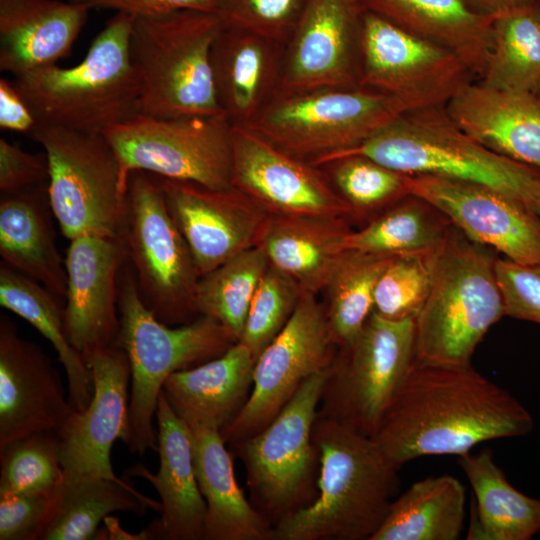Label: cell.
<instances>
[{
	"mask_svg": "<svg viewBox=\"0 0 540 540\" xmlns=\"http://www.w3.org/2000/svg\"><path fill=\"white\" fill-rule=\"evenodd\" d=\"M535 2H536V5H537L538 10H539V12H540V0H536Z\"/></svg>",
	"mask_w": 540,
	"mask_h": 540,
	"instance_id": "11a10c76",
	"label": "cell"
},
{
	"mask_svg": "<svg viewBox=\"0 0 540 540\" xmlns=\"http://www.w3.org/2000/svg\"><path fill=\"white\" fill-rule=\"evenodd\" d=\"M55 497L56 489L0 498V540H41L53 513Z\"/></svg>",
	"mask_w": 540,
	"mask_h": 540,
	"instance_id": "bcb514c9",
	"label": "cell"
},
{
	"mask_svg": "<svg viewBox=\"0 0 540 540\" xmlns=\"http://www.w3.org/2000/svg\"><path fill=\"white\" fill-rule=\"evenodd\" d=\"M474 493L468 540H529L540 531V499L513 487L491 450L457 456Z\"/></svg>",
	"mask_w": 540,
	"mask_h": 540,
	"instance_id": "4dcf8cb0",
	"label": "cell"
},
{
	"mask_svg": "<svg viewBox=\"0 0 540 540\" xmlns=\"http://www.w3.org/2000/svg\"><path fill=\"white\" fill-rule=\"evenodd\" d=\"M118 305L120 330L115 344L126 352L131 369L126 446L142 456L158 448L153 418L167 378L219 357L237 339L222 324L202 315L177 326L158 320L142 300L129 261L121 271Z\"/></svg>",
	"mask_w": 540,
	"mask_h": 540,
	"instance_id": "5b68a950",
	"label": "cell"
},
{
	"mask_svg": "<svg viewBox=\"0 0 540 540\" xmlns=\"http://www.w3.org/2000/svg\"><path fill=\"white\" fill-rule=\"evenodd\" d=\"M268 40L223 28L212 51L220 104L232 123L247 124L262 109L273 77Z\"/></svg>",
	"mask_w": 540,
	"mask_h": 540,
	"instance_id": "e575fe53",
	"label": "cell"
},
{
	"mask_svg": "<svg viewBox=\"0 0 540 540\" xmlns=\"http://www.w3.org/2000/svg\"><path fill=\"white\" fill-rule=\"evenodd\" d=\"M362 155L407 175H433L492 186L523 200L537 173L529 166L490 151L470 138L445 106L407 112L360 144L319 156L315 166Z\"/></svg>",
	"mask_w": 540,
	"mask_h": 540,
	"instance_id": "52a82bcc",
	"label": "cell"
},
{
	"mask_svg": "<svg viewBox=\"0 0 540 540\" xmlns=\"http://www.w3.org/2000/svg\"><path fill=\"white\" fill-rule=\"evenodd\" d=\"M482 83L536 92L540 87V12L536 2L511 6L495 15Z\"/></svg>",
	"mask_w": 540,
	"mask_h": 540,
	"instance_id": "8d00e7d4",
	"label": "cell"
},
{
	"mask_svg": "<svg viewBox=\"0 0 540 540\" xmlns=\"http://www.w3.org/2000/svg\"><path fill=\"white\" fill-rule=\"evenodd\" d=\"M90 9L70 1L0 0V70L17 76L67 57Z\"/></svg>",
	"mask_w": 540,
	"mask_h": 540,
	"instance_id": "d4e9b609",
	"label": "cell"
},
{
	"mask_svg": "<svg viewBox=\"0 0 540 540\" xmlns=\"http://www.w3.org/2000/svg\"><path fill=\"white\" fill-rule=\"evenodd\" d=\"M28 104L12 81L0 79V127L1 129L30 135L37 126Z\"/></svg>",
	"mask_w": 540,
	"mask_h": 540,
	"instance_id": "681fc988",
	"label": "cell"
},
{
	"mask_svg": "<svg viewBox=\"0 0 540 540\" xmlns=\"http://www.w3.org/2000/svg\"><path fill=\"white\" fill-rule=\"evenodd\" d=\"M69 242L65 333L86 362L95 351L117 341L120 275L128 255L121 238L83 235Z\"/></svg>",
	"mask_w": 540,
	"mask_h": 540,
	"instance_id": "ffe728a7",
	"label": "cell"
},
{
	"mask_svg": "<svg viewBox=\"0 0 540 540\" xmlns=\"http://www.w3.org/2000/svg\"><path fill=\"white\" fill-rule=\"evenodd\" d=\"M445 108L480 145L518 163L540 168V100L534 92L471 81Z\"/></svg>",
	"mask_w": 540,
	"mask_h": 540,
	"instance_id": "cb8c5ba5",
	"label": "cell"
},
{
	"mask_svg": "<svg viewBox=\"0 0 540 540\" xmlns=\"http://www.w3.org/2000/svg\"><path fill=\"white\" fill-rule=\"evenodd\" d=\"M359 86L398 97L415 110L445 106L473 75L451 51L367 11L362 15Z\"/></svg>",
	"mask_w": 540,
	"mask_h": 540,
	"instance_id": "9a60e30c",
	"label": "cell"
},
{
	"mask_svg": "<svg viewBox=\"0 0 540 540\" xmlns=\"http://www.w3.org/2000/svg\"><path fill=\"white\" fill-rule=\"evenodd\" d=\"M306 0H218L216 13L225 28L266 40L295 26Z\"/></svg>",
	"mask_w": 540,
	"mask_h": 540,
	"instance_id": "ee69618b",
	"label": "cell"
},
{
	"mask_svg": "<svg viewBox=\"0 0 540 540\" xmlns=\"http://www.w3.org/2000/svg\"><path fill=\"white\" fill-rule=\"evenodd\" d=\"M47 187L1 195L0 255L8 266L37 281L65 303V260L55 242Z\"/></svg>",
	"mask_w": 540,
	"mask_h": 540,
	"instance_id": "f1b7e54d",
	"label": "cell"
},
{
	"mask_svg": "<svg viewBox=\"0 0 540 540\" xmlns=\"http://www.w3.org/2000/svg\"><path fill=\"white\" fill-rule=\"evenodd\" d=\"M407 186L473 242L517 263H540V218L523 200L486 184L433 175H408Z\"/></svg>",
	"mask_w": 540,
	"mask_h": 540,
	"instance_id": "e0dca14e",
	"label": "cell"
},
{
	"mask_svg": "<svg viewBox=\"0 0 540 540\" xmlns=\"http://www.w3.org/2000/svg\"><path fill=\"white\" fill-rule=\"evenodd\" d=\"M147 509L161 512L155 501L126 481L101 477H65L56 489L51 519L41 540L94 539L99 525L113 512L143 516Z\"/></svg>",
	"mask_w": 540,
	"mask_h": 540,
	"instance_id": "d6a6232c",
	"label": "cell"
},
{
	"mask_svg": "<svg viewBox=\"0 0 540 540\" xmlns=\"http://www.w3.org/2000/svg\"><path fill=\"white\" fill-rule=\"evenodd\" d=\"M160 466L153 474L142 465L127 474L149 481L160 497V517L141 532L144 540H204L206 503L196 479L191 431L162 393L155 413Z\"/></svg>",
	"mask_w": 540,
	"mask_h": 540,
	"instance_id": "603a6c76",
	"label": "cell"
},
{
	"mask_svg": "<svg viewBox=\"0 0 540 540\" xmlns=\"http://www.w3.org/2000/svg\"><path fill=\"white\" fill-rule=\"evenodd\" d=\"M302 295L288 276L268 266L251 301L239 342L255 361L289 321Z\"/></svg>",
	"mask_w": 540,
	"mask_h": 540,
	"instance_id": "b9f144b4",
	"label": "cell"
},
{
	"mask_svg": "<svg viewBox=\"0 0 540 540\" xmlns=\"http://www.w3.org/2000/svg\"><path fill=\"white\" fill-rule=\"evenodd\" d=\"M105 527L98 529L94 539H132V540H144L142 532L139 534H129L121 528L117 518L107 516L104 519Z\"/></svg>",
	"mask_w": 540,
	"mask_h": 540,
	"instance_id": "f907efd6",
	"label": "cell"
},
{
	"mask_svg": "<svg viewBox=\"0 0 540 540\" xmlns=\"http://www.w3.org/2000/svg\"><path fill=\"white\" fill-rule=\"evenodd\" d=\"M372 11L404 30L454 53L481 77L491 43L495 15L468 0H362Z\"/></svg>",
	"mask_w": 540,
	"mask_h": 540,
	"instance_id": "f546056e",
	"label": "cell"
},
{
	"mask_svg": "<svg viewBox=\"0 0 540 540\" xmlns=\"http://www.w3.org/2000/svg\"><path fill=\"white\" fill-rule=\"evenodd\" d=\"M465 505L466 490L456 477L421 479L392 501L371 540H457Z\"/></svg>",
	"mask_w": 540,
	"mask_h": 540,
	"instance_id": "1f68e13d",
	"label": "cell"
},
{
	"mask_svg": "<svg viewBox=\"0 0 540 540\" xmlns=\"http://www.w3.org/2000/svg\"><path fill=\"white\" fill-rule=\"evenodd\" d=\"M529 411L471 363L414 360L371 437L395 467L424 456L470 452L496 439L527 435Z\"/></svg>",
	"mask_w": 540,
	"mask_h": 540,
	"instance_id": "6da1fadb",
	"label": "cell"
},
{
	"mask_svg": "<svg viewBox=\"0 0 540 540\" xmlns=\"http://www.w3.org/2000/svg\"><path fill=\"white\" fill-rule=\"evenodd\" d=\"M332 181L354 215L383 211L409 195L408 175L362 155H348L331 163Z\"/></svg>",
	"mask_w": 540,
	"mask_h": 540,
	"instance_id": "60d3db41",
	"label": "cell"
},
{
	"mask_svg": "<svg viewBox=\"0 0 540 540\" xmlns=\"http://www.w3.org/2000/svg\"><path fill=\"white\" fill-rule=\"evenodd\" d=\"M452 227L433 205L409 194L381 211L363 228L351 230L345 250L386 256L432 254Z\"/></svg>",
	"mask_w": 540,
	"mask_h": 540,
	"instance_id": "d590c367",
	"label": "cell"
},
{
	"mask_svg": "<svg viewBox=\"0 0 540 540\" xmlns=\"http://www.w3.org/2000/svg\"><path fill=\"white\" fill-rule=\"evenodd\" d=\"M254 364L251 351L237 341L219 357L171 374L161 393L189 427L202 425L221 430L247 402Z\"/></svg>",
	"mask_w": 540,
	"mask_h": 540,
	"instance_id": "484cf974",
	"label": "cell"
},
{
	"mask_svg": "<svg viewBox=\"0 0 540 540\" xmlns=\"http://www.w3.org/2000/svg\"><path fill=\"white\" fill-rule=\"evenodd\" d=\"M154 176L200 277L256 246L269 214L240 190Z\"/></svg>",
	"mask_w": 540,
	"mask_h": 540,
	"instance_id": "d6986e66",
	"label": "cell"
},
{
	"mask_svg": "<svg viewBox=\"0 0 540 540\" xmlns=\"http://www.w3.org/2000/svg\"><path fill=\"white\" fill-rule=\"evenodd\" d=\"M337 348L325 307L315 294L302 293L287 324L256 359L247 402L220 430L226 445L267 426L309 377L330 366Z\"/></svg>",
	"mask_w": 540,
	"mask_h": 540,
	"instance_id": "5bb4252c",
	"label": "cell"
},
{
	"mask_svg": "<svg viewBox=\"0 0 540 540\" xmlns=\"http://www.w3.org/2000/svg\"><path fill=\"white\" fill-rule=\"evenodd\" d=\"M49 166L44 153L32 154L0 139V191L13 195L48 185Z\"/></svg>",
	"mask_w": 540,
	"mask_h": 540,
	"instance_id": "7dc6e473",
	"label": "cell"
},
{
	"mask_svg": "<svg viewBox=\"0 0 540 540\" xmlns=\"http://www.w3.org/2000/svg\"><path fill=\"white\" fill-rule=\"evenodd\" d=\"M224 25L214 12L176 10L134 17L129 56L140 91V114L156 118L225 113L212 51Z\"/></svg>",
	"mask_w": 540,
	"mask_h": 540,
	"instance_id": "277c9868",
	"label": "cell"
},
{
	"mask_svg": "<svg viewBox=\"0 0 540 540\" xmlns=\"http://www.w3.org/2000/svg\"><path fill=\"white\" fill-rule=\"evenodd\" d=\"M317 495L279 521L271 540H371L399 487V468L371 437L317 415Z\"/></svg>",
	"mask_w": 540,
	"mask_h": 540,
	"instance_id": "7a4b0ae2",
	"label": "cell"
},
{
	"mask_svg": "<svg viewBox=\"0 0 540 540\" xmlns=\"http://www.w3.org/2000/svg\"><path fill=\"white\" fill-rule=\"evenodd\" d=\"M476 9L491 15H496L510 7L508 0H468Z\"/></svg>",
	"mask_w": 540,
	"mask_h": 540,
	"instance_id": "f5cc1de1",
	"label": "cell"
},
{
	"mask_svg": "<svg viewBox=\"0 0 540 540\" xmlns=\"http://www.w3.org/2000/svg\"><path fill=\"white\" fill-rule=\"evenodd\" d=\"M523 201L540 218V175L535 174L527 183Z\"/></svg>",
	"mask_w": 540,
	"mask_h": 540,
	"instance_id": "816d5d0a",
	"label": "cell"
},
{
	"mask_svg": "<svg viewBox=\"0 0 540 540\" xmlns=\"http://www.w3.org/2000/svg\"><path fill=\"white\" fill-rule=\"evenodd\" d=\"M121 239L142 300L153 315L171 326L197 319L200 276L153 174L136 171L129 177Z\"/></svg>",
	"mask_w": 540,
	"mask_h": 540,
	"instance_id": "9c48e42d",
	"label": "cell"
},
{
	"mask_svg": "<svg viewBox=\"0 0 540 540\" xmlns=\"http://www.w3.org/2000/svg\"><path fill=\"white\" fill-rule=\"evenodd\" d=\"M91 9H111L132 17L164 14L176 10L216 13L218 0H68Z\"/></svg>",
	"mask_w": 540,
	"mask_h": 540,
	"instance_id": "c3c4849f",
	"label": "cell"
},
{
	"mask_svg": "<svg viewBox=\"0 0 540 540\" xmlns=\"http://www.w3.org/2000/svg\"><path fill=\"white\" fill-rule=\"evenodd\" d=\"M345 218L268 215L256 246L302 293L324 290L346 252Z\"/></svg>",
	"mask_w": 540,
	"mask_h": 540,
	"instance_id": "4316f807",
	"label": "cell"
},
{
	"mask_svg": "<svg viewBox=\"0 0 540 540\" xmlns=\"http://www.w3.org/2000/svg\"><path fill=\"white\" fill-rule=\"evenodd\" d=\"M268 266L262 249L254 246L201 276L196 290L199 314L222 324L239 341L251 301Z\"/></svg>",
	"mask_w": 540,
	"mask_h": 540,
	"instance_id": "f35d334b",
	"label": "cell"
},
{
	"mask_svg": "<svg viewBox=\"0 0 540 540\" xmlns=\"http://www.w3.org/2000/svg\"><path fill=\"white\" fill-rule=\"evenodd\" d=\"M327 371L309 377L261 431L230 445L243 462L251 504L272 527L317 495L313 426Z\"/></svg>",
	"mask_w": 540,
	"mask_h": 540,
	"instance_id": "ba28073f",
	"label": "cell"
},
{
	"mask_svg": "<svg viewBox=\"0 0 540 540\" xmlns=\"http://www.w3.org/2000/svg\"><path fill=\"white\" fill-rule=\"evenodd\" d=\"M29 136L47 156L48 198L62 234L121 238L128 189L104 135L37 124Z\"/></svg>",
	"mask_w": 540,
	"mask_h": 540,
	"instance_id": "30bf717a",
	"label": "cell"
},
{
	"mask_svg": "<svg viewBox=\"0 0 540 540\" xmlns=\"http://www.w3.org/2000/svg\"><path fill=\"white\" fill-rule=\"evenodd\" d=\"M232 125L226 113L174 118L139 114L102 134L116 154L127 189L136 171L226 189L232 187Z\"/></svg>",
	"mask_w": 540,
	"mask_h": 540,
	"instance_id": "4fadbf2b",
	"label": "cell"
},
{
	"mask_svg": "<svg viewBox=\"0 0 540 540\" xmlns=\"http://www.w3.org/2000/svg\"><path fill=\"white\" fill-rule=\"evenodd\" d=\"M505 316L540 324V263L495 259Z\"/></svg>",
	"mask_w": 540,
	"mask_h": 540,
	"instance_id": "f6af8a7d",
	"label": "cell"
},
{
	"mask_svg": "<svg viewBox=\"0 0 540 540\" xmlns=\"http://www.w3.org/2000/svg\"><path fill=\"white\" fill-rule=\"evenodd\" d=\"M189 428L196 479L206 503L204 540H271L273 527L239 487L220 430Z\"/></svg>",
	"mask_w": 540,
	"mask_h": 540,
	"instance_id": "83f0119b",
	"label": "cell"
},
{
	"mask_svg": "<svg viewBox=\"0 0 540 540\" xmlns=\"http://www.w3.org/2000/svg\"><path fill=\"white\" fill-rule=\"evenodd\" d=\"M362 0H306L295 24L281 95L359 87L355 52Z\"/></svg>",
	"mask_w": 540,
	"mask_h": 540,
	"instance_id": "44dd1931",
	"label": "cell"
},
{
	"mask_svg": "<svg viewBox=\"0 0 540 540\" xmlns=\"http://www.w3.org/2000/svg\"><path fill=\"white\" fill-rule=\"evenodd\" d=\"M431 286L415 318V360L468 364L505 316L495 259L456 227L431 256Z\"/></svg>",
	"mask_w": 540,
	"mask_h": 540,
	"instance_id": "8992f818",
	"label": "cell"
},
{
	"mask_svg": "<svg viewBox=\"0 0 540 540\" xmlns=\"http://www.w3.org/2000/svg\"><path fill=\"white\" fill-rule=\"evenodd\" d=\"M535 94L537 95V97H538L539 100H540V87H539L538 90L535 92Z\"/></svg>",
	"mask_w": 540,
	"mask_h": 540,
	"instance_id": "9f6ffc18",
	"label": "cell"
},
{
	"mask_svg": "<svg viewBox=\"0 0 540 540\" xmlns=\"http://www.w3.org/2000/svg\"><path fill=\"white\" fill-rule=\"evenodd\" d=\"M232 124V186L269 215L354 216L317 166L279 148L246 124Z\"/></svg>",
	"mask_w": 540,
	"mask_h": 540,
	"instance_id": "2e32d148",
	"label": "cell"
},
{
	"mask_svg": "<svg viewBox=\"0 0 540 540\" xmlns=\"http://www.w3.org/2000/svg\"><path fill=\"white\" fill-rule=\"evenodd\" d=\"M134 17L115 13L77 65H51L12 80L38 124L103 133L140 114V91L129 56Z\"/></svg>",
	"mask_w": 540,
	"mask_h": 540,
	"instance_id": "3957f363",
	"label": "cell"
},
{
	"mask_svg": "<svg viewBox=\"0 0 540 540\" xmlns=\"http://www.w3.org/2000/svg\"><path fill=\"white\" fill-rule=\"evenodd\" d=\"M0 305L37 329L54 347L68 381V396L74 410H83L93 395L89 367L69 343L61 300L32 278L0 263Z\"/></svg>",
	"mask_w": 540,
	"mask_h": 540,
	"instance_id": "836d02e7",
	"label": "cell"
},
{
	"mask_svg": "<svg viewBox=\"0 0 540 540\" xmlns=\"http://www.w3.org/2000/svg\"><path fill=\"white\" fill-rule=\"evenodd\" d=\"M394 257L346 251L340 259L325 287L324 306L338 347L351 343L363 329L373 312L377 282Z\"/></svg>",
	"mask_w": 540,
	"mask_h": 540,
	"instance_id": "74e56055",
	"label": "cell"
},
{
	"mask_svg": "<svg viewBox=\"0 0 540 540\" xmlns=\"http://www.w3.org/2000/svg\"><path fill=\"white\" fill-rule=\"evenodd\" d=\"M413 110L374 89L329 88L281 95L246 125L279 148L313 160L354 147Z\"/></svg>",
	"mask_w": 540,
	"mask_h": 540,
	"instance_id": "8fae6325",
	"label": "cell"
},
{
	"mask_svg": "<svg viewBox=\"0 0 540 540\" xmlns=\"http://www.w3.org/2000/svg\"><path fill=\"white\" fill-rule=\"evenodd\" d=\"M63 479L57 430L33 433L0 447V498L50 493Z\"/></svg>",
	"mask_w": 540,
	"mask_h": 540,
	"instance_id": "ab89813d",
	"label": "cell"
},
{
	"mask_svg": "<svg viewBox=\"0 0 540 540\" xmlns=\"http://www.w3.org/2000/svg\"><path fill=\"white\" fill-rule=\"evenodd\" d=\"M61 376L46 353L0 317V447L58 430L73 413Z\"/></svg>",
	"mask_w": 540,
	"mask_h": 540,
	"instance_id": "7402d4cb",
	"label": "cell"
},
{
	"mask_svg": "<svg viewBox=\"0 0 540 540\" xmlns=\"http://www.w3.org/2000/svg\"><path fill=\"white\" fill-rule=\"evenodd\" d=\"M536 0H508L509 6H517L535 2Z\"/></svg>",
	"mask_w": 540,
	"mask_h": 540,
	"instance_id": "db71d44e",
	"label": "cell"
},
{
	"mask_svg": "<svg viewBox=\"0 0 540 540\" xmlns=\"http://www.w3.org/2000/svg\"><path fill=\"white\" fill-rule=\"evenodd\" d=\"M432 254L394 257L377 282L373 311L389 320H415L430 290Z\"/></svg>",
	"mask_w": 540,
	"mask_h": 540,
	"instance_id": "7bdbcfd3",
	"label": "cell"
},
{
	"mask_svg": "<svg viewBox=\"0 0 540 540\" xmlns=\"http://www.w3.org/2000/svg\"><path fill=\"white\" fill-rule=\"evenodd\" d=\"M415 360V320L372 312L359 335L337 348L318 416L372 437Z\"/></svg>",
	"mask_w": 540,
	"mask_h": 540,
	"instance_id": "7c38bea8",
	"label": "cell"
},
{
	"mask_svg": "<svg viewBox=\"0 0 540 540\" xmlns=\"http://www.w3.org/2000/svg\"><path fill=\"white\" fill-rule=\"evenodd\" d=\"M86 364L92 375V398L57 430L64 476L122 481L113 471L110 455L115 441L126 444L129 439V359L114 344L95 351Z\"/></svg>",
	"mask_w": 540,
	"mask_h": 540,
	"instance_id": "ac0fdd59",
	"label": "cell"
}]
</instances>
